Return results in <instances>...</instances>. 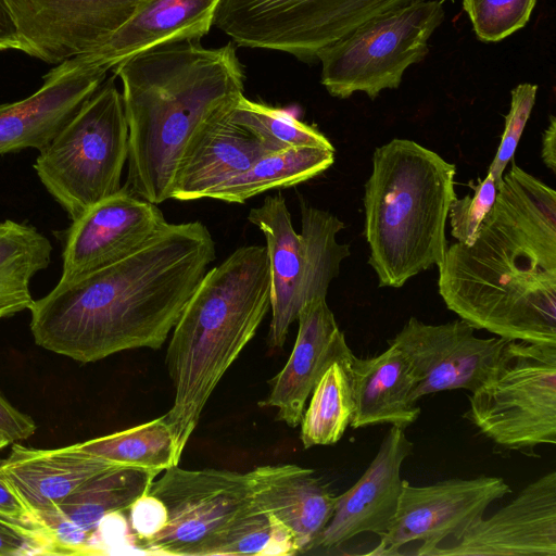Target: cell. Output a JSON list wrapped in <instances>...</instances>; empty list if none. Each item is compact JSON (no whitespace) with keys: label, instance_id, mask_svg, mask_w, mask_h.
I'll list each match as a JSON object with an SVG mask.
<instances>
[{"label":"cell","instance_id":"1","mask_svg":"<svg viewBox=\"0 0 556 556\" xmlns=\"http://www.w3.org/2000/svg\"><path fill=\"white\" fill-rule=\"evenodd\" d=\"M215 260L201 222L167 224L128 257L34 300L37 345L91 363L115 353L161 348Z\"/></svg>","mask_w":556,"mask_h":556},{"label":"cell","instance_id":"2","mask_svg":"<svg viewBox=\"0 0 556 556\" xmlns=\"http://www.w3.org/2000/svg\"><path fill=\"white\" fill-rule=\"evenodd\" d=\"M510 162L473 243L447 245L439 293L475 329L556 344V192Z\"/></svg>","mask_w":556,"mask_h":556},{"label":"cell","instance_id":"3","mask_svg":"<svg viewBox=\"0 0 556 556\" xmlns=\"http://www.w3.org/2000/svg\"><path fill=\"white\" fill-rule=\"evenodd\" d=\"M128 126L127 187L161 204L172 199L181 156L198 129L244 92L236 47L200 40L154 48L118 64Z\"/></svg>","mask_w":556,"mask_h":556},{"label":"cell","instance_id":"4","mask_svg":"<svg viewBox=\"0 0 556 556\" xmlns=\"http://www.w3.org/2000/svg\"><path fill=\"white\" fill-rule=\"evenodd\" d=\"M269 308L265 245L235 250L205 273L191 295L173 329L165 357L175 396L164 417L180 456L216 386Z\"/></svg>","mask_w":556,"mask_h":556},{"label":"cell","instance_id":"5","mask_svg":"<svg viewBox=\"0 0 556 556\" xmlns=\"http://www.w3.org/2000/svg\"><path fill=\"white\" fill-rule=\"evenodd\" d=\"M456 166L408 139L376 148L365 184L364 235L379 287L401 288L439 266L447 249L445 224Z\"/></svg>","mask_w":556,"mask_h":556},{"label":"cell","instance_id":"6","mask_svg":"<svg viewBox=\"0 0 556 556\" xmlns=\"http://www.w3.org/2000/svg\"><path fill=\"white\" fill-rule=\"evenodd\" d=\"M301 232L292 225L286 199L277 193L250 210L248 219L264 235L270 273L271 319L267 344L283 346L301 308L315 298H326L330 282L350 255L337 241L345 225L336 215L301 200Z\"/></svg>","mask_w":556,"mask_h":556},{"label":"cell","instance_id":"7","mask_svg":"<svg viewBox=\"0 0 556 556\" xmlns=\"http://www.w3.org/2000/svg\"><path fill=\"white\" fill-rule=\"evenodd\" d=\"M115 78L103 80L34 164L40 182L71 220L122 188L128 126Z\"/></svg>","mask_w":556,"mask_h":556},{"label":"cell","instance_id":"8","mask_svg":"<svg viewBox=\"0 0 556 556\" xmlns=\"http://www.w3.org/2000/svg\"><path fill=\"white\" fill-rule=\"evenodd\" d=\"M465 417L495 445L556 444V344L508 341L491 378L471 392Z\"/></svg>","mask_w":556,"mask_h":556},{"label":"cell","instance_id":"9","mask_svg":"<svg viewBox=\"0 0 556 556\" xmlns=\"http://www.w3.org/2000/svg\"><path fill=\"white\" fill-rule=\"evenodd\" d=\"M443 20L442 0H417L366 21L318 54L321 84L340 99L361 91L374 100L397 88Z\"/></svg>","mask_w":556,"mask_h":556},{"label":"cell","instance_id":"10","mask_svg":"<svg viewBox=\"0 0 556 556\" xmlns=\"http://www.w3.org/2000/svg\"><path fill=\"white\" fill-rule=\"evenodd\" d=\"M417 0H220L214 26L240 47L303 62L366 21Z\"/></svg>","mask_w":556,"mask_h":556},{"label":"cell","instance_id":"11","mask_svg":"<svg viewBox=\"0 0 556 556\" xmlns=\"http://www.w3.org/2000/svg\"><path fill=\"white\" fill-rule=\"evenodd\" d=\"M148 493L167 510L165 527L139 544L148 555L203 556L218 534L252 509L250 471L174 466L152 480Z\"/></svg>","mask_w":556,"mask_h":556},{"label":"cell","instance_id":"12","mask_svg":"<svg viewBox=\"0 0 556 556\" xmlns=\"http://www.w3.org/2000/svg\"><path fill=\"white\" fill-rule=\"evenodd\" d=\"M510 492L503 478L493 476L451 478L427 485L403 480L394 517L367 555H399L405 545L419 542L415 554L431 556L443 541L458 538L493 502Z\"/></svg>","mask_w":556,"mask_h":556},{"label":"cell","instance_id":"13","mask_svg":"<svg viewBox=\"0 0 556 556\" xmlns=\"http://www.w3.org/2000/svg\"><path fill=\"white\" fill-rule=\"evenodd\" d=\"M463 319L440 325L410 317L388 342L405 355L414 379L413 400L442 391H476L494 372L509 340L479 338Z\"/></svg>","mask_w":556,"mask_h":556},{"label":"cell","instance_id":"14","mask_svg":"<svg viewBox=\"0 0 556 556\" xmlns=\"http://www.w3.org/2000/svg\"><path fill=\"white\" fill-rule=\"evenodd\" d=\"M23 52L60 64L100 47L142 0H4Z\"/></svg>","mask_w":556,"mask_h":556},{"label":"cell","instance_id":"15","mask_svg":"<svg viewBox=\"0 0 556 556\" xmlns=\"http://www.w3.org/2000/svg\"><path fill=\"white\" fill-rule=\"evenodd\" d=\"M167 224L156 204L122 187L64 231L60 280L73 281L128 257Z\"/></svg>","mask_w":556,"mask_h":556},{"label":"cell","instance_id":"16","mask_svg":"<svg viewBox=\"0 0 556 556\" xmlns=\"http://www.w3.org/2000/svg\"><path fill=\"white\" fill-rule=\"evenodd\" d=\"M431 556H556V471L529 483Z\"/></svg>","mask_w":556,"mask_h":556},{"label":"cell","instance_id":"17","mask_svg":"<svg viewBox=\"0 0 556 556\" xmlns=\"http://www.w3.org/2000/svg\"><path fill=\"white\" fill-rule=\"evenodd\" d=\"M108 72L78 56L56 64L25 99L0 104V155L46 149L97 91Z\"/></svg>","mask_w":556,"mask_h":556},{"label":"cell","instance_id":"18","mask_svg":"<svg viewBox=\"0 0 556 556\" xmlns=\"http://www.w3.org/2000/svg\"><path fill=\"white\" fill-rule=\"evenodd\" d=\"M412 451L405 429L391 426L365 472L338 495L333 515L314 548H338L362 533L382 535L396 511L401 469Z\"/></svg>","mask_w":556,"mask_h":556},{"label":"cell","instance_id":"19","mask_svg":"<svg viewBox=\"0 0 556 556\" xmlns=\"http://www.w3.org/2000/svg\"><path fill=\"white\" fill-rule=\"evenodd\" d=\"M292 352L282 369L269 381L271 388L261 406L277 408V420L295 428L314 387L333 362H349L354 354L340 330L326 298L304 304Z\"/></svg>","mask_w":556,"mask_h":556},{"label":"cell","instance_id":"20","mask_svg":"<svg viewBox=\"0 0 556 556\" xmlns=\"http://www.w3.org/2000/svg\"><path fill=\"white\" fill-rule=\"evenodd\" d=\"M155 477L127 466H113L85 481L61 504L49 511L34 514V526L56 554H88L87 546L101 520L126 511L148 493Z\"/></svg>","mask_w":556,"mask_h":556},{"label":"cell","instance_id":"21","mask_svg":"<svg viewBox=\"0 0 556 556\" xmlns=\"http://www.w3.org/2000/svg\"><path fill=\"white\" fill-rule=\"evenodd\" d=\"M220 0H142L96 50L78 58L106 72L154 48L201 40L214 26Z\"/></svg>","mask_w":556,"mask_h":556},{"label":"cell","instance_id":"22","mask_svg":"<svg viewBox=\"0 0 556 556\" xmlns=\"http://www.w3.org/2000/svg\"><path fill=\"white\" fill-rule=\"evenodd\" d=\"M231 108L206 121L190 140L175 174L172 199L189 201L204 198L225 180L247 170L263 155L274 152L230 119Z\"/></svg>","mask_w":556,"mask_h":556},{"label":"cell","instance_id":"23","mask_svg":"<svg viewBox=\"0 0 556 556\" xmlns=\"http://www.w3.org/2000/svg\"><path fill=\"white\" fill-rule=\"evenodd\" d=\"M250 473L252 506L282 521L293 533L299 553L314 549L338 495L313 469L294 464L258 466Z\"/></svg>","mask_w":556,"mask_h":556},{"label":"cell","instance_id":"24","mask_svg":"<svg viewBox=\"0 0 556 556\" xmlns=\"http://www.w3.org/2000/svg\"><path fill=\"white\" fill-rule=\"evenodd\" d=\"M117 466L81 450L78 444L31 448L15 443L0 459V470L34 514L56 508L64 498L91 477Z\"/></svg>","mask_w":556,"mask_h":556},{"label":"cell","instance_id":"25","mask_svg":"<svg viewBox=\"0 0 556 556\" xmlns=\"http://www.w3.org/2000/svg\"><path fill=\"white\" fill-rule=\"evenodd\" d=\"M388 343L382 353L368 358L354 355L349 364L353 429L381 424L406 429L420 416V407L413 400L415 379L410 366L402 351Z\"/></svg>","mask_w":556,"mask_h":556},{"label":"cell","instance_id":"26","mask_svg":"<svg viewBox=\"0 0 556 556\" xmlns=\"http://www.w3.org/2000/svg\"><path fill=\"white\" fill-rule=\"evenodd\" d=\"M333 161L332 149L289 147L263 155L247 170L225 180L204 198L242 204L265 191L306 181L328 169Z\"/></svg>","mask_w":556,"mask_h":556},{"label":"cell","instance_id":"27","mask_svg":"<svg viewBox=\"0 0 556 556\" xmlns=\"http://www.w3.org/2000/svg\"><path fill=\"white\" fill-rule=\"evenodd\" d=\"M53 248L34 226L0 222V319L29 309L31 278L51 262Z\"/></svg>","mask_w":556,"mask_h":556},{"label":"cell","instance_id":"28","mask_svg":"<svg viewBox=\"0 0 556 556\" xmlns=\"http://www.w3.org/2000/svg\"><path fill=\"white\" fill-rule=\"evenodd\" d=\"M77 444L90 454L116 465L141 469L153 477L178 466L181 457L164 415Z\"/></svg>","mask_w":556,"mask_h":556},{"label":"cell","instance_id":"29","mask_svg":"<svg viewBox=\"0 0 556 556\" xmlns=\"http://www.w3.org/2000/svg\"><path fill=\"white\" fill-rule=\"evenodd\" d=\"M351 361L333 362L314 387L300 422L304 448L333 445L350 426L354 410L349 374Z\"/></svg>","mask_w":556,"mask_h":556},{"label":"cell","instance_id":"30","mask_svg":"<svg viewBox=\"0 0 556 556\" xmlns=\"http://www.w3.org/2000/svg\"><path fill=\"white\" fill-rule=\"evenodd\" d=\"M230 119L257 137L271 151L289 147H319L334 150L315 127L290 113L240 97L230 110Z\"/></svg>","mask_w":556,"mask_h":556},{"label":"cell","instance_id":"31","mask_svg":"<svg viewBox=\"0 0 556 556\" xmlns=\"http://www.w3.org/2000/svg\"><path fill=\"white\" fill-rule=\"evenodd\" d=\"M536 0H463L477 38L496 42L529 21Z\"/></svg>","mask_w":556,"mask_h":556},{"label":"cell","instance_id":"32","mask_svg":"<svg viewBox=\"0 0 556 556\" xmlns=\"http://www.w3.org/2000/svg\"><path fill=\"white\" fill-rule=\"evenodd\" d=\"M270 534V520L267 514L250 511L232 521L205 548L203 556L213 555H256L260 556Z\"/></svg>","mask_w":556,"mask_h":556},{"label":"cell","instance_id":"33","mask_svg":"<svg viewBox=\"0 0 556 556\" xmlns=\"http://www.w3.org/2000/svg\"><path fill=\"white\" fill-rule=\"evenodd\" d=\"M538 86L519 84L511 90L510 108L505 116V127L497 152L489 167V173L500 189L504 172L514 159L517 146L535 103Z\"/></svg>","mask_w":556,"mask_h":556},{"label":"cell","instance_id":"34","mask_svg":"<svg viewBox=\"0 0 556 556\" xmlns=\"http://www.w3.org/2000/svg\"><path fill=\"white\" fill-rule=\"evenodd\" d=\"M471 188L473 194L456 198L451 203L447 214L452 237L465 245L473 243L483 219L494 205L498 191L489 172L483 180H478Z\"/></svg>","mask_w":556,"mask_h":556},{"label":"cell","instance_id":"35","mask_svg":"<svg viewBox=\"0 0 556 556\" xmlns=\"http://www.w3.org/2000/svg\"><path fill=\"white\" fill-rule=\"evenodd\" d=\"M128 510L130 529L138 547L140 543L159 533L167 521L165 505L160 498L150 493L139 496Z\"/></svg>","mask_w":556,"mask_h":556},{"label":"cell","instance_id":"36","mask_svg":"<svg viewBox=\"0 0 556 556\" xmlns=\"http://www.w3.org/2000/svg\"><path fill=\"white\" fill-rule=\"evenodd\" d=\"M49 555L39 535L30 528L0 518V556Z\"/></svg>","mask_w":556,"mask_h":556},{"label":"cell","instance_id":"37","mask_svg":"<svg viewBox=\"0 0 556 556\" xmlns=\"http://www.w3.org/2000/svg\"><path fill=\"white\" fill-rule=\"evenodd\" d=\"M0 431L11 443L26 440L36 431L33 418L10 404L0 392Z\"/></svg>","mask_w":556,"mask_h":556},{"label":"cell","instance_id":"38","mask_svg":"<svg viewBox=\"0 0 556 556\" xmlns=\"http://www.w3.org/2000/svg\"><path fill=\"white\" fill-rule=\"evenodd\" d=\"M0 518L30 528L31 513L0 470Z\"/></svg>","mask_w":556,"mask_h":556},{"label":"cell","instance_id":"39","mask_svg":"<svg viewBox=\"0 0 556 556\" xmlns=\"http://www.w3.org/2000/svg\"><path fill=\"white\" fill-rule=\"evenodd\" d=\"M270 520L269 539L260 556H289L299 554L291 530L278 518L268 515Z\"/></svg>","mask_w":556,"mask_h":556},{"label":"cell","instance_id":"40","mask_svg":"<svg viewBox=\"0 0 556 556\" xmlns=\"http://www.w3.org/2000/svg\"><path fill=\"white\" fill-rule=\"evenodd\" d=\"M23 50V42L14 18L4 0H0V51Z\"/></svg>","mask_w":556,"mask_h":556},{"label":"cell","instance_id":"41","mask_svg":"<svg viewBox=\"0 0 556 556\" xmlns=\"http://www.w3.org/2000/svg\"><path fill=\"white\" fill-rule=\"evenodd\" d=\"M542 160L552 170L556 172V119L549 116V123L542 136Z\"/></svg>","mask_w":556,"mask_h":556},{"label":"cell","instance_id":"42","mask_svg":"<svg viewBox=\"0 0 556 556\" xmlns=\"http://www.w3.org/2000/svg\"><path fill=\"white\" fill-rule=\"evenodd\" d=\"M11 441L0 431V450L7 446Z\"/></svg>","mask_w":556,"mask_h":556}]
</instances>
